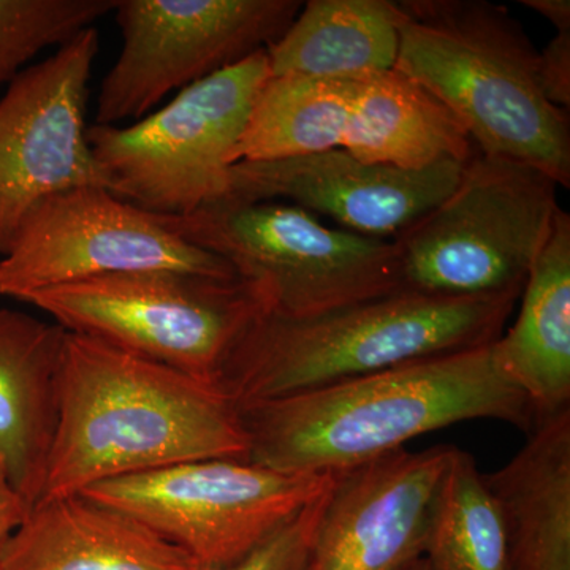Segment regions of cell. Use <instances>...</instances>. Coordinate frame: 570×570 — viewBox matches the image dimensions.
I'll use <instances>...</instances> for the list:
<instances>
[{
	"label": "cell",
	"instance_id": "obj_1",
	"mask_svg": "<svg viewBox=\"0 0 570 570\" xmlns=\"http://www.w3.org/2000/svg\"><path fill=\"white\" fill-rule=\"evenodd\" d=\"M247 459L287 474H336L468 420L530 433L527 396L498 367L493 343L238 407Z\"/></svg>",
	"mask_w": 570,
	"mask_h": 570
},
{
	"label": "cell",
	"instance_id": "obj_2",
	"mask_svg": "<svg viewBox=\"0 0 570 570\" xmlns=\"http://www.w3.org/2000/svg\"><path fill=\"white\" fill-rule=\"evenodd\" d=\"M59 387L40 499L187 461L247 459L238 407L216 385L104 341L67 332Z\"/></svg>",
	"mask_w": 570,
	"mask_h": 570
},
{
	"label": "cell",
	"instance_id": "obj_3",
	"mask_svg": "<svg viewBox=\"0 0 570 570\" xmlns=\"http://www.w3.org/2000/svg\"><path fill=\"white\" fill-rule=\"evenodd\" d=\"M395 69L464 127L479 153L531 165L570 186L568 111L547 99L539 51L505 7L401 0Z\"/></svg>",
	"mask_w": 570,
	"mask_h": 570
},
{
	"label": "cell",
	"instance_id": "obj_4",
	"mask_svg": "<svg viewBox=\"0 0 570 570\" xmlns=\"http://www.w3.org/2000/svg\"><path fill=\"white\" fill-rule=\"evenodd\" d=\"M520 296L395 292L318 316L266 313L242 336L216 387L236 407L494 343Z\"/></svg>",
	"mask_w": 570,
	"mask_h": 570
},
{
	"label": "cell",
	"instance_id": "obj_5",
	"mask_svg": "<svg viewBox=\"0 0 570 570\" xmlns=\"http://www.w3.org/2000/svg\"><path fill=\"white\" fill-rule=\"evenodd\" d=\"M558 187L531 165L475 153L455 189L392 239L400 291L521 296L561 209Z\"/></svg>",
	"mask_w": 570,
	"mask_h": 570
},
{
	"label": "cell",
	"instance_id": "obj_6",
	"mask_svg": "<svg viewBox=\"0 0 570 570\" xmlns=\"http://www.w3.org/2000/svg\"><path fill=\"white\" fill-rule=\"evenodd\" d=\"M160 217L179 238L224 258L258 287L276 316L313 317L400 292L392 239L330 227L298 206L224 198L186 216Z\"/></svg>",
	"mask_w": 570,
	"mask_h": 570
},
{
	"label": "cell",
	"instance_id": "obj_7",
	"mask_svg": "<svg viewBox=\"0 0 570 570\" xmlns=\"http://www.w3.org/2000/svg\"><path fill=\"white\" fill-rule=\"evenodd\" d=\"M24 303L66 332L213 385L249 326L269 313L264 294L242 277L183 272L92 277L37 292Z\"/></svg>",
	"mask_w": 570,
	"mask_h": 570
},
{
	"label": "cell",
	"instance_id": "obj_8",
	"mask_svg": "<svg viewBox=\"0 0 570 570\" xmlns=\"http://www.w3.org/2000/svg\"><path fill=\"white\" fill-rule=\"evenodd\" d=\"M266 50L184 88L130 126L88 127L105 189L138 208L186 216L227 197L228 171L268 78Z\"/></svg>",
	"mask_w": 570,
	"mask_h": 570
},
{
	"label": "cell",
	"instance_id": "obj_9",
	"mask_svg": "<svg viewBox=\"0 0 570 570\" xmlns=\"http://www.w3.org/2000/svg\"><path fill=\"white\" fill-rule=\"evenodd\" d=\"M333 479L212 459L110 480L82 494L134 517L204 570L245 560Z\"/></svg>",
	"mask_w": 570,
	"mask_h": 570
},
{
	"label": "cell",
	"instance_id": "obj_10",
	"mask_svg": "<svg viewBox=\"0 0 570 570\" xmlns=\"http://www.w3.org/2000/svg\"><path fill=\"white\" fill-rule=\"evenodd\" d=\"M298 0H116L122 50L100 86L96 122L138 121L176 89L268 50Z\"/></svg>",
	"mask_w": 570,
	"mask_h": 570
},
{
	"label": "cell",
	"instance_id": "obj_11",
	"mask_svg": "<svg viewBox=\"0 0 570 570\" xmlns=\"http://www.w3.org/2000/svg\"><path fill=\"white\" fill-rule=\"evenodd\" d=\"M138 272L238 277L224 258L179 238L160 214L104 187H77L28 214L0 261V295L24 303L47 288Z\"/></svg>",
	"mask_w": 570,
	"mask_h": 570
},
{
	"label": "cell",
	"instance_id": "obj_12",
	"mask_svg": "<svg viewBox=\"0 0 570 570\" xmlns=\"http://www.w3.org/2000/svg\"><path fill=\"white\" fill-rule=\"evenodd\" d=\"M100 40L82 29L26 67L0 97V255L45 198L104 187L86 126L88 86Z\"/></svg>",
	"mask_w": 570,
	"mask_h": 570
},
{
	"label": "cell",
	"instance_id": "obj_13",
	"mask_svg": "<svg viewBox=\"0 0 570 570\" xmlns=\"http://www.w3.org/2000/svg\"><path fill=\"white\" fill-rule=\"evenodd\" d=\"M464 165L445 160L423 170H403L363 163L344 149L245 160L232 165L225 198L284 202L328 217L343 230L395 239L455 189Z\"/></svg>",
	"mask_w": 570,
	"mask_h": 570
},
{
	"label": "cell",
	"instance_id": "obj_14",
	"mask_svg": "<svg viewBox=\"0 0 570 570\" xmlns=\"http://www.w3.org/2000/svg\"><path fill=\"white\" fill-rule=\"evenodd\" d=\"M452 445L336 472L305 570H400L423 554Z\"/></svg>",
	"mask_w": 570,
	"mask_h": 570
},
{
	"label": "cell",
	"instance_id": "obj_15",
	"mask_svg": "<svg viewBox=\"0 0 570 570\" xmlns=\"http://www.w3.org/2000/svg\"><path fill=\"white\" fill-rule=\"evenodd\" d=\"M0 570H198L122 510L86 494L43 498L26 513Z\"/></svg>",
	"mask_w": 570,
	"mask_h": 570
},
{
	"label": "cell",
	"instance_id": "obj_16",
	"mask_svg": "<svg viewBox=\"0 0 570 570\" xmlns=\"http://www.w3.org/2000/svg\"><path fill=\"white\" fill-rule=\"evenodd\" d=\"M66 336L56 322L0 309V459L28 509L43 493Z\"/></svg>",
	"mask_w": 570,
	"mask_h": 570
},
{
	"label": "cell",
	"instance_id": "obj_17",
	"mask_svg": "<svg viewBox=\"0 0 570 570\" xmlns=\"http://www.w3.org/2000/svg\"><path fill=\"white\" fill-rule=\"evenodd\" d=\"M520 298L519 316L493 352L501 373L527 396L535 425L570 409V216L562 208Z\"/></svg>",
	"mask_w": 570,
	"mask_h": 570
},
{
	"label": "cell",
	"instance_id": "obj_18",
	"mask_svg": "<svg viewBox=\"0 0 570 570\" xmlns=\"http://www.w3.org/2000/svg\"><path fill=\"white\" fill-rule=\"evenodd\" d=\"M483 480L504 527L509 570H570V409L535 423L519 453Z\"/></svg>",
	"mask_w": 570,
	"mask_h": 570
},
{
	"label": "cell",
	"instance_id": "obj_19",
	"mask_svg": "<svg viewBox=\"0 0 570 570\" xmlns=\"http://www.w3.org/2000/svg\"><path fill=\"white\" fill-rule=\"evenodd\" d=\"M341 149L366 164L423 170L478 153L464 127L425 88L393 69L354 77Z\"/></svg>",
	"mask_w": 570,
	"mask_h": 570
},
{
	"label": "cell",
	"instance_id": "obj_20",
	"mask_svg": "<svg viewBox=\"0 0 570 570\" xmlns=\"http://www.w3.org/2000/svg\"><path fill=\"white\" fill-rule=\"evenodd\" d=\"M401 18L392 0H309L266 50L269 73L356 77L393 70Z\"/></svg>",
	"mask_w": 570,
	"mask_h": 570
},
{
	"label": "cell",
	"instance_id": "obj_21",
	"mask_svg": "<svg viewBox=\"0 0 570 570\" xmlns=\"http://www.w3.org/2000/svg\"><path fill=\"white\" fill-rule=\"evenodd\" d=\"M354 77H269L235 149L236 163L341 149Z\"/></svg>",
	"mask_w": 570,
	"mask_h": 570
},
{
	"label": "cell",
	"instance_id": "obj_22",
	"mask_svg": "<svg viewBox=\"0 0 570 570\" xmlns=\"http://www.w3.org/2000/svg\"><path fill=\"white\" fill-rule=\"evenodd\" d=\"M425 570H509L497 504L471 453L453 448L431 510Z\"/></svg>",
	"mask_w": 570,
	"mask_h": 570
},
{
	"label": "cell",
	"instance_id": "obj_23",
	"mask_svg": "<svg viewBox=\"0 0 570 570\" xmlns=\"http://www.w3.org/2000/svg\"><path fill=\"white\" fill-rule=\"evenodd\" d=\"M116 0H0V89L36 56L115 10Z\"/></svg>",
	"mask_w": 570,
	"mask_h": 570
},
{
	"label": "cell",
	"instance_id": "obj_24",
	"mask_svg": "<svg viewBox=\"0 0 570 570\" xmlns=\"http://www.w3.org/2000/svg\"><path fill=\"white\" fill-rule=\"evenodd\" d=\"M330 487L245 560L228 568L204 570H305Z\"/></svg>",
	"mask_w": 570,
	"mask_h": 570
},
{
	"label": "cell",
	"instance_id": "obj_25",
	"mask_svg": "<svg viewBox=\"0 0 570 570\" xmlns=\"http://www.w3.org/2000/svg\"><path fill=\"white\" fill-rule=\"evenodd\" d=\"M539 80L547 99L554 107H570V31H557L550 43L539 51Z\"/></svg>",
	"mask_w": 570,
	"mask_h": 570
},
{
	"label": "cell",
	"instance_id": "obj_26",
	"mask_svg": "<svg viewBox=\"0 0 570 570\" xmlns=\"http://www.w3.org/2000/svg\"><path fill=\"white\" fill-rule=\"evenodd\" d=\"M28 510V505L11 483L6 463L0 459V562H2L7 543L20 527Z\"/></svg>",
	"mask_w": 570,
	"mask_h": 570
},
{
	"label": "cell",
	"instance_id": "obj_27",
	"mask_svg": "<svg viewBox=\"0 0 570 570\" xmlns=\"http://www.w3.org/2000/svg\"><path fill=\"white\" fill-rule=\"evenodd\" d=\"M520 3L546 18L557 31H570L569 0H521Z\"/></svg>",
	"mask_w": 570,
	"mask_h": 570
},
{
	"label": "cell",
	"instance_id": "obj_28",
	"mask_svg": "<svg viewBox=\"0 0 570 570\" xmlns=\"http://www.w3.org/2000/svg\"><path fill=\"white\" fill-rule=\"evenodd\" d=\"M400 570H425V562H423V558H419V560L407 562Z\"/></svg>",
	"mask_w": 570,
	"mask_h": 570
}]
</instances>
